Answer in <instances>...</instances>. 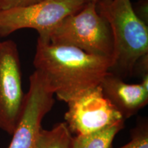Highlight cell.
<instances>
[{
  "label": "cell",
  "instance_id": "6da1fadb",
  "mask_svg": "<svg viewBox=\"0 0 148 148\" xmlns=\"http://www.w3.org/2000/svg\"><path fill=\"white\" fill-rule=\"evenodd\" d=\"M33 64L54 95L67 103L99 86L110 71L113 60L38 38Z\"/></svg>",
  "mask_w": 148,
  "mask_h": 148
},
{
  "label": "cell",
  "instance_id": "7a4b0ae2",
  "mask_svg": "<svg viewBox=\"0 0 148 148\" xmlns=\"http://www.w3.org/2000/svg\"><path fill=\"white\" fill-rule=\"evenodd\" d=\"M98 12L110 25L113 64L110 71L122 79L133 75L134 65L148 53V26L135 13L131 0H99Z\"/></svg>",
  "mask_w": 148,
  "mask_h": 148
},
{
  "label": "cell",
  "instance_id": "3957f363",
  "mask_svg": "<svg viewBox=\"0 0 148 148\" xmlns=\"http://www.w3.org/2000/svg\"><path fill=\"white\" fill-rule=\"evenodd\" d=\"M48 40L53 45L76 47L89 54L113 57L110 25L94 2H86L77 12L64 18L49 33Z\"/></svg>",
  "mask_w": 148,
  "mask_h": 148
},
{
  "label": "cell",
  "instance_id": "277c9868",
  "mask_svg": "<svg viewBox=\"0 0 148 148\" xmlns=\"http://www.w3.org/2000/svg\"><path fill=\"white\" fill-rule=\"evenodd\" d=\"M86 3L84 0H45L25 6L0 8V36L33 29L38 33V38L48 40L49 33L64 18L77 12Z\"/></svg>",
  "mask_w": 148,
  "mask_h": 148
},
{
  "label": "cell",
  "instance_id": "5b68a950",
  "mask_svg": "<svg viewBox=\"0 0 148 148\" xmlns=\"http://www.w3.org/2000/svg\"><path fill=\"white\" fill-rule=\"evenodd\" d=\"M66 103L64 122L71 134L75 136L91 134L125 121L103 95L99 85L86 90Z\"/></svg>",
  "mask_w": 148,
  "mask_h": 148
},
{
  "label": "cell",
  "instance_id": "8992f818",
  "mask_svg": "<svg viewBox=\"0 0 148 148\" xmlns=\"http://www.w3.org/2000/svg\"><path fill=\"white\" fill-rule=\"evenodd\" d=\"M25 95L17 45L5 40L0 47V130L10 135L21 116Z\"/></svg>",
  "mask_w": 148,
  "mask_h": 148
},
{
  "label": "cell",
  "instance_id": "52a82bcc",
  "mask_svg": "<svg viewBox=\"0 0 148 148\" xmlns=\"http://www.w3.org/2000/svg\"><path fill=\"white\" fill-rule=\"evenodd\" d=\"M23 110L8 148H34L42 121L55 103L54 93L38 71L29 77Z\"/></svg>",
  "mask_w": 148,
  "mask_h": 148
},
{
  "label": "cell",
  "instance_id": "ba28073f",
  "mask_svg": "<svg viewBox=\"0 0 148 148\" xmlns=\"http://www.w3.org/2000/svg\"><path fill=\"white\" fill-rule=\"evenodd\" d=\"M103 95L125 120L137 114L148 103V75L138 84H127L109 71L99 84Z\"/></svg>",
  "mask_w": 148,
  "mask_h": 148
},
{
  "label": "cell",
  "instance_id": "9c48e42d",
  "mask_svg": "<svg viewBox=\"0 0 148 148\" xmlns=\"http://www.w3.org/2000/svg\"><path fill=\"white\" fill-rule=\"evenodd\" d=\"M125 127V121L102 130L73 136L72 148H110L116 135Z\"/></svg>",
  "mask_w": 148,
  "mask_h": 148
},
{
  "label": "cell",
  "instance_id": "30bf717a",
  "mask_svg": "<svg viewBox=\"0 0 148 148\" xmlns=\"http://www.w3.org/2000/svg\"><path fill=\"white\" fill-rule=\"evenodd\" d=\"M73 136L65 122H60L51 130H40L34 148H72Z\"/></svg>",
  "mask_w": 148,
  "mask_h": 148
},
{
  "label": "cell",
  "instance_id": "8fae6325",
  "mask_svg": "<svg viewBox=\"0 0 148 148\" xmlns=\"http://www.w3.org/2000/svg\"><path fill=\"white\" fill-rule=\"evenodd\" d=\"M118 148H148V121L140 119L131 130V140Z\"/></svg>",
  "mask_w": 148,
  "mask_h": 148
},
{
  "label": "cell",
  "instance_id": "7c38bea8",
  "mask_svg": "<svg viewBox=\"0 0 148 148\" xmlns=\"http://www.w3.org/2000/svg\"><path fill=\"white\" fill-rule=\"evenodd\" d=\"M42 1L45 0H0V8L25 6L41 2Z\"/></svg>",
  "mask_w": 148,
  "mask_h": 148
},
{
  "label": "cell",
  "instance_id": "4fadbf2b",
  "mask_svg": "<svg viewBox=\"0 0 148 148\" xmlns=\"http://www.w3.org/2000/svg\"><path fill=\"white\" fill-rule=\"evenodd\" d=\"M134 73L140 75V77L148 75V53L142 56L136 61L133 71V75Z\"/></svg>",
  "mask_w": 148,
  "mask_h": 148
},
{
  "label": "cell",
  "instance_id": "5bb4252c",
  "mask_svg": "<svg viewBox=\"0 0 148 148\" xmlns=\"http://www.w3.org/2000/svg\"><path fill=\"white\" fill-rule=\"evenodd\" d=\"M133 8L138 18L145 24L148 23V2L137 1L136 5H133Z\"/></svg>",
  "mask_w": 148,
  "mask_h": 148
},
{
  "label": "cell",
  "instance_id": "9a60e30c",
  "mask_svg": "<svg viewBox=\"0 0 148 148\" xmlns=\"http://www.w3.org/2000/svg\"><path fill=\"white\" fill-rule=\"evenodd\" d=\"M84 1H86V2H94V3H97V1H99V0H84Z\"/></svg>",
  "mask_w": 148,
  "mask_h": 148
},
{
  "label": "cell",
  "instance_id": "2e32d148",
  "mask_svg": "<svg viewBox=\"0 0 148 148\" xmlns=\"http://www.w3.org/2000/svg\"><path fill=\"white\" fill-rule=\"evenodd\" d=\"M137 1H147L148 2V0H137Z\"/></svg>",
  "mask_w": 148,
  "mask_h": 148
},
{
  "label": "cell",
  "instance_id": "e0dca14e",
  "mask_svg": "<svg viewBox=\"0 0 148 148\" xmlns=\"http://www.w3.org/2000/svg\"><path fill=\"white\" fill-rule=\"evenodd\" d=\"M1 42L0 41V47H1Z\"/></svg>",
  "mask_w": 148,
  "mask_h": 148
}]
</instances>
